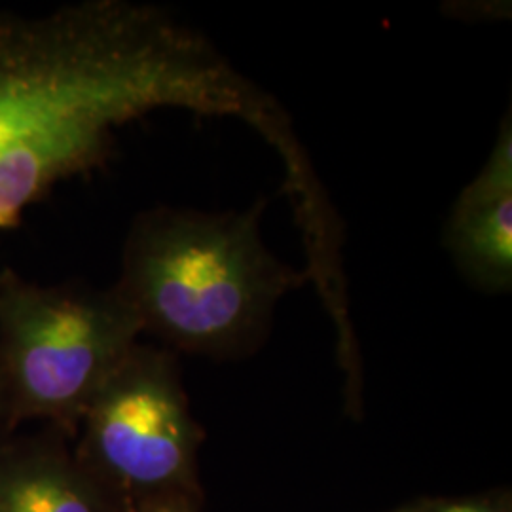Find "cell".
<instances>
[{
  "label": "cell",
  "mask_w": 512,
  "mask_h": 512,
  "mask_svg": "<svg viewBox=\"0 0 512 512\" xmlns=\"http://www.w3.org/2000/svg\"><path fill=\"white\" fill-rule=\"evenodd\" d=\"M0 421H8V399H6V389H4V382H2V374H0Z\"/></svg>",
  "instance_id": "cell-7"
},
{
  "label": "cell",
  "mask_w": 512,
  "mask_h": 512,
  "mask_svg": "<svg viewBox=\"0 0 512 512\" xmlns=\"http://www.w3.org/2000/svg\"><path fill=\"white\" fill-rule=\"evenodd\" d=\"M0 512H99L69 461L50 442L0 452Z\"/></svg>",
  "instance_id": "cell-6"
},
{
  "label": "cell",
  "mask_w": 512,
  "mask_h": 512,
  "mask_svg": "<svg viewBox=\"0 0 512 512\" xmlns=\"http://www.w3.org/2000/svg\"><path fill=\"white\" fill-rule=\"evenodd\" d=\"M152 512H184L179 509H173V507H160V509H154Z\"/></svg>",
  "instance_id": "cell-9"
},
{
  "label": "cell",
  "mask_w": 512,
  "mask_h": 512,
  "mask_svg": "<svg viewBox=\"0 0 512 512\" xmlns=\"http://www.w3.org/2000/svg\"><path fill=\"white\" fill-rule=\"evenodd\" d=\"M440 512H494L480 505H454V507H446Z\"/></svg>",
  "instance_id": "cell-8"
},
{
  "label": "cell",
  "mask_w": 512,
  "mask_h": 512,
  "mask_svg": "<svg viewBox=\"0 0 512 512\" xmlns=\"http://www.w3.org/2000/svg\"><path fill=\"white\" fill-rule=\"evenodd\" d=\"M444 247L461 275L486 294L512 285V126L503 118L494 148L454 203L444 226Z\"/></svg>",
  "instance_id": "cell-5"
},
{
  "label": "cell",
  "mask_w": 512,
  "mask_h": 512,
  "mask_svg": "<svg viewBox=\"0 0 512 512\" xmlns=\"http://www.w3.org/2000/svg\"><path fill=\"white\" fill-rule=\"evenodd\" d=\"M86 435L97 459L135 486H160L183 473L192 421L167 357L129 351L86 408Z\"/></svg>",
  "instance_id": "cell-4"
},
{
  "label": "cell",
  "mask_w": 512,
  "mask_h": 512,
  "mask_svg": "<svg viewBox=\"0 0 512 512\" xmlns=\"http://www.w3.org/2000/svg\"><path fill=\"white\" fill-rule=\"evenodd\" d=\"M164 107L258 124L266 99L156 6L0 12V238L57 184L105 164L114 129Z\"/></svg>",
  "instance_id": "cell-1"
},
{
  "label": "cell",
  "mask_w": 512,
  "mask_h": 512,
  "mask_svg": "<svg viewBox=\"0 0 512 512\" xmlns=\"http://www.w3.org/2000/svg\"><path fill=\"white\" fill-rule=\"evenodd\" d=\"M264 209L266 200L226 213L167 205L139 213L114 287L143 330L190 351L255 342L277 302L308 279L266 247Z\"/></svg>",
  "instance_id": "cell-2"
},
{
  "label": "cell",
  "mask_w": 512,
  "mask_h": 512,
  "mask_svg": "<svg viewBox=\"0 0 512 512\" xmlns=\"http://www.w3.org/2000/svg\"><path fill=\"white\" fill-rule=\"evenodd\" d=\"M137 313L112 285H40L0 272V374L8 421L82 420L97 391L137 346Z\"/></svg>",
  "instance_id": "cell-3"
}]
</instances>
